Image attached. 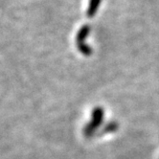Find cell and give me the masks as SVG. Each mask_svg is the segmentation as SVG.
Here are the masks:
<instances>
[{
    "mask_svg": "<svg viewBox=\"0 0 159 159\" xmlns=\"http://www.w3.org/2000/svg\"><path fill=\"white\" fill-rule=\"evenodd\" d=\"M105 119V110L102 107H96L91 112L90 121L85 125L84 129V134L85 137L90 138L96 133V131L103 125Z\"/></svg>",
    "mask_w": 159,
    "mask_h": 159,
    "instance_id": "cell-1",
    "label": "cell"
},
{
    "mask_svg": "<svg viewBox=\"0 0 159 159\" xmlns=\"http://www.w3.org/2000/svg\"><path fill=\"white\" fill-rule=\"evenodd\" d=\"M89 33H90L89 25H84L78 32V35L76 38V43H77V47L79 51L85 56H89L92 53V50L90 48V46L85 43L86 38L88 37Z\"/></svg>",
    "mask_w": 159,
    "mask_h": 159,
    "instance_id": "cell-2",
    "label": "cell"
},
{
    "mask_svg": "<svg viewBox=\"0 0 159 159\" xmlns=\"http://www.w3.org/2000/svg\"><path fill=\"white\" fill-rule=\"evenodd\" d=\"M101 2L102 0H89V6L86 12V16L88 17H93L96 15Z\"/></svg>",
    "mask_w": 159,
    "mask_h": 159,
    "instance_id": "cell-3",
    "label": "cell"
},
{
    "mask_svg": "<svg viewBox=\"0 0 159 159\" xmlns=\"http://www.w3.org/2000/svg\"><path fill=\"white\" fill-rule=\"evenodd\" d=\"M118 129V123L114 122V121H111L109 123H107L106 126L103 129V133H111V132H114Z\"/></svg>",
    "mask_w": 159,
    "mask_h": 159,
    "instance_id": "cell-4",
    "label": "cell"
}]
</instances>
